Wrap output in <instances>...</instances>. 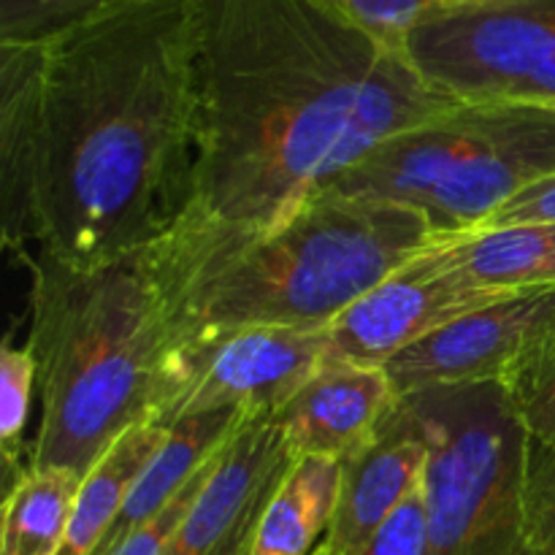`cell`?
<instances>
[{
    "mask_svg": "<svg viewBox=\"0 0 555 555\" xmlns=\"http://www.w3.org/2000/svg\"><path fill=\"white\" fill-rule=\"evenodd\" d=\"M193 201L157 242L173 253L274 231L379 144L461 106L312 0H193Z\"/></svg>",
    "mask_w": 555,
    "mask_h": 555,
    "instance_id": "obj_1",
    "label": "cell"
},
{
    "mask_svg": "<svg viewBox=\"0 0 555 555\" xmlns=\"http://www.w3.org/2000/svg\"><path fill=\"white\" fill-rule=\"evenodd\" d=\"M36 47L38 249L79 269L144 253L193 201V0H133Z\"/></svg>",
    "mask_w": 555,
    "mask_h": 555,
    "instance_id": "obj_2",
    "label": "cell"
},
{
    "mask_svg": "<svg viewBox=\"0 0 555 555\" xmlns=\"http://www.w3.org/2000/svg\"><path fill=\"white\" fill-rule=\"evenodd\" d=\"M421 211L383 201L318 195L274 231L195 253L144 249L168 341L244 328H325L431 244Z\"/></svg>",
    "mask_w": 555,
    "mask_h": 555,
    "instance_id": "obj_3",
    "label": "cell"
},
{
    "mask_svg": "<svg viewBox=\"0 0 555 555\" xmlns=\"http://www.w3.org/2000/svg\"><path fill=\"white\" fill-rule=\"evenodd\" d=\"M25 345L41 401L27 464L87 475L155 404L168 320L146 255L79 269L38 249Z\"/></svg>",
    "mask_w": 555,
    "mask_h": 555,
    "instance_id": "obj_4",
    "label": "cell"
},
{
    "mask_svg": "<svg viewBox=\"0 0 555 555\" xmlns=\"http://www.w3.org/2000/svg\"><path fill=\"white\" fill-rule=\"evenodd\" d=\"M553 173L555 108L461 103L379 144L325 193L404 206L439 236H459Z\"/></svg>",
    "mask_w": 555,
    "mask_h": 555,
    "instance_id": "obj_5",
    "label": "cell"
},
{
    "mask_svg": "<svg viewBox=\"0 0 555 555\" xmlns=\"http://www.w3.org/2000/svg\"><path fill=\"white\" fill-rule=\"evenodd\" d=\"M428 444L426 555H534L524 524L529 434L496 383L401 396Z\"/></svg>",
    "mask_w": 555,
    "mask_h": 555,
    "instance_id": "obj_6",
    "label": "cell"
},
{
    "mask_svg": "<svg viewBox=\"0 0 555 555\" xmlns=\"http://www.w3.org/2000/svg\"><path fill=\"white\" fill-rule=\"evenodd\" d=\"M406 57L431 87L461 103L555 106V0L434 14Z\"/></svg>",
    "mask_w": 555,
    "mask_h": 555,
    "instance_id": "obj_7",
    "label": "cell"
},
{
    "mask_svg": "<svg viewBox=\"0 0 555 555\" xmlns=\"http://www.w3.org/2000/svg\"><path fill=\"white\" fill-rule=\"evenodd\" d=\"M325 361V328H244L168 341L150 421L171 428L201 412H276Z\"/></svg>",
    "mask_w": 555,
    "mask_h": 555,
    "instance_id": "obj_8",
    "label": "cell"
},
{
    "mask_svg": "<svg viewBox=\"0 0 555 555\" xmlns=\"http://www.w3.org/2000/svg\"><path fill=\"white\" fill-rule=\"evenodd\" d=\"M555 339V285L515 291L385 363L401 396L444 385H504Z\"/></svg>",
    "mask_w": 555,
    "mask_h": 555,
    "instance_id": "obj_9",
    "label": "cell"
},
{
    "mask_svg": "<svg viewBox=\"0 0 555 555\" xmlns=\"http://www.w3.org/2000/svg\"><path fill=\"white\" fill-rule=\"evenodd\" d=\"M431 247L325 325L328 361L385 366L455 320L509 296L472 285L439 263Z\"/></svg>",
    "mask_w": 555,
    "mask_h": 555,
    "instance_id": "obj_10",
    "label": "cell"
},
{
    "mask_svg": "<svg viewBox=\"0 0 555 555\" xmlns=\"http://www.w3.org/2000/svg\"><path fill=\"white\" fill-rule=\"evenodd\" d=\"M293 461L274 412L244 417L163 555H249L266 504Z\"/></svg>",
    "mask_w": 555,
    "mask_h": 555,
    "instance_id": "obj_11",
    "label": "cell"
},
{
    "mask_svg": "<svg viewBox=\"0 0 555 555\" xmlns=\"http://www.w3.org/2000/svg\"><path fill=\"white\" fill-rule=\"evenodd\" d=\"M399 401L385 366L325 361L274 415L293 459L347 461L377 437Z\"/></svg>",
    "mask_w": 555,
    "mask_h": 555,
    "instance_id": "obj_12",
    "label": "cell"
},
{
    "mask_svg": "<svg viewBox=\"0 0 555 555\" xmlns=\"http://www.w3.org/2000/svg\"><path fill=\"white\" fill-rule=\"evenodd\" d=\"M428 444L399 401L377 437L341 461L339 504L314 555H358L423 486Z\"/></svg>",
    "mask_w": 555,
    "mask_h": 555,
    "instance_id": "obj_13",
    "label": "cell"
},
{
    "mask_svg": "<svg viewBox=\"0 0 555 555\" xmlns=\"http://www.w3.org/2000/svg\"><path fill=\"white\" fill-rule=\"evenodd\" d=\"M38 130V47L0 43V215L3 244L27 258L36 242L33 184Z\"/></svg>",
    "mask_w": 555,
    "mask_h": 555,
    "instance_id": "obj_14",
    "label": "cell"
},
{
    "mask_svg": "<svg viewBox=\"0 0 555 555\" xmlns=\"http://www.w3.org/2000/svg\"><path fill=\"white\" fill-rule=\"evenodd\" d=\"M434 258L486 291L515 293L555 285V222L480 228L439 238Z\"/></svg>",
    "mask_w": 555,
    "mask_h": 555,
    "instance_id": "obj_15",
    "label": "cell"
},
{
    "mask_svg": "<svg viewBox=\"0 0 555 555\" xmlns=\"http://www.w3.org/2000/svg\"><path fill=\"white\" fill-rule=\"evenodd\" d=\"M171 428L155 421H141L125 431L103 459L85 475L70 513L68 531L57 555H95L117 520L130 488L150 461L160 453Z\"/></svg>",
    "mask_w": 555,
    "mask_h": 555,
    "instance_id": "obj_16",
    "label": "cell"
},
{
    "mask_svg": "<svg viewBox=\"0 0 555 555\" xmlns=\"http://www.w3.org/2000/svg\"><path fill=\"white\" fill-rule=\"evenodd\" d=\"M341 461L296 459L269 499L249 555H312L339 504Z\"/></svg>",
    "mask_w": 555,
    "mask_h": 555,
    "instance_id": "obj_17",
    "label": "cell"
},
{
    "mask_svg": "<svg viewBox=\"0 0 555 555\" xmlns=\"http://www.w3.org/2000/svg\"><path fill=\"white\" fill-rule=\"evenodd\" d=\"M85 475L25 464L5 480L0 555H57Z\"/></svg>",
    "mask_w": 555,
    "mask_h": 555,
    "instance_id": "obj_18",
    "label": "cell"
},
{
    "mask_svg": "<svg viewBox=\"0 0 555 555\" xmlns=\"http://www.w3.org/2000/svg\"><path fill=\"white\" fill-rule=\"evenodd\" d=\"M312 3L358 27L399 57H406V43L415 27H421L428 16L444 14L434 0H312Z\"/></svg>",
    "mask_w": 555,
    "mask_h": 555,
    "instance_id": "obj_19",
    "label": "cell"
},
{
    "mask_svg": "<svg viewBox=\"0 0 555 555\" xmlns=\"http://www.w3.org/2000/svg\"><path fill=\"white\" fill-rule=\"evenodd\" d=\"M133 0H0V43H41Z\"/></svg>",
    "mask_w": 555,
    "mask_h": 555,
    "instance_id": "obj_20",
    "label": "cell"
},
{
    "mask_svg": "<svg viewBox=\"0 0 555 555\" xmlns=\"http://www.w3.org/2000/svg\"><path fill=\"white\" fill-rule=\"evenodd\" d=\"M36 390V361L30 347H16L5 339L0 350V453L5 464V480L22 469V437L27 412Z\"/></svg>",
    "mask_w": 555,
    "mask_h": 555,
    "instance_id": "obj_21",
    "label": "cell"
},
{
    "mask_svg": "<svg viewBox=\"0 0 555 555\" xmlns=\"http://www.w3.org/2000/svg\"><path fill=\"white\" fill-rule=\"evenodd\" d=\"M502 388L531 442L555 448V339L529 358Z\"/></svg>",
    "mask_w": 555,
    "mask_h": 555,
    "instance_id": "obj_22",
    "label": "cell"
},
{
    "mask_svg": "<svg viewBox=\"0 0 555 555\" xmlns=\"http://www.w3.org/2000/svg\"><path fill=\"white\" fill-rule=\"evenodd\" d=\"M524 524L534 555H555V448L531 439L524 469Z\"/></svg>",
    "mask_w": 555,
    "mask_h": 555,
    "instance_id": "obj_23",
    "label": "cell"
},
{
    "mask_svg": "<svg viewBox=\"0 0 555 555\" xmlns=\"http://www.w3.org/2000/svg\"><path fill=\"white\" fill-rule=\"evenodd\" d=\"M222 448H225V444H222ZM220 450H217V453H220ZM217 453L211 455V459L206 461V464L201 466V469L195 472L193 477H190L188 486H184L182 491L173 496V502L168 504L166 509H160L155 518L146 520L141 529H135L133 534H130L128 540H125L122 545H119L112 555H163V551H166V545H168V540H171L173 531H177L179 520L184 518V513L190 509L193 499L198 496L201 486H204V480H206V475H209L211 464H215Z\"/></svg>",
    "mask_w": 555,
    "mask_h": 555,
    "instance_id": "obj_24",
    "label": "cell"
},
{
    "mask_svg": "<svg viewBox=\"0 0 555 555\" xmlns=\"http://www.w3.org/2000/svg\"><path fill=\"white\" fill-rule=\"evenodd\" d=\"M428 513L423 486L396 509L393 518L377 531L369 547L358 555H426ZM314 555V553H312Z\"/></svg>",
    "mask_w": 555,
    "mask_h": 555,
    "instance_id": "obj_25",
    "label": "cell"
},
{
    "mask_svg": "<svg viewBox=\"0 0 555 555\" xmlns=\"http://www.w3.org/2000/svg\"><path fill=\"white\" fill-rule=\"evenodd\" d=\"M529 222H555V173L515 195L486 228L529 225Z\"/></svg>",
    "mask_w": 555,
    "mask_h": 555,
    "instance_id": "obj_26",
    "label": "cell"
},
{
    "mask_svg": "<svg viewBox=\"0 0 555 555\" xmlns=\"http://www.w3.org/2000/svg\"><path fill=\"white\" fill-rule=\"evenodd\" d=\"M444 14H466V11H491L507 9V5L520 3V0H434Z\"/></svg>",
    "mask_w": 555,
    "mask_h": 555,
    "instance_id": "obj_27",
    "label": "cell"
},
{
    "mask_svg": "<svg viewBox=\"0 0 555 555\" xmlns=\"http://www.w3.org/2000/svg\"><path fill=\"white\" fill-rule=\"evenodd\" d=\"M553 108H555V106H553Z\"/></svg>",
    "mask_w": 555,
    "mask_h": 555,
    "instance_id": "obj_28",
    "label": "cell"
}]
</instances>
